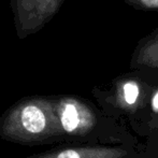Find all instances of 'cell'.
<instances>
[{
  "label": "cell",
  "mask_w": 158,
  "mask_h": 158,
  "mask_svg": "<svg viewBox=\"0 0 158 158\" xmlns=\"http://www.w3.org/2000/svg\"><path fill=\"white\" fill-rule=\"evenodd\" d=\"M60 143H137L138 137L90 100L75 95H52Z\"/></svg>",
  "instance_id": "obj_1"
},
{
  "label": "cell",
  "mask_w": 158,
  "mask_h": 158,
  "mask_svg": "<svg viewBox=\"0 0 158 158\" xmlns=\"http://www.w3.org/2000/svg\"><path fill=\"white\" fill-rule=\"evenodd\" d=\"M0 137L22 145L59 144L51 96H27L0 116Z\"/></svg>",
  "instance_id": "obj_2"
},
{
  "label": "cell",
  "mask_w": 158,
  "mask_h": 158,
  "mask_svg": "<svg viewBox=\"0 0 158 158\" xmlns=\"http://www.w3.org/2000/svg\"><path fill=\"white\" fill-rule=\"evenodd\" d=\"M140 75L116 79L106 88L93 89L98 106L106 115L118 119L140 137L151 95L158 85V74L139 70Z\"/></svg>",
  "instance_id": "obj_3"
},
{
  "label": "cell",
  "mask_w": 158,
  "mask_h": 158,
  "mask_svg": "<svg viewBox=\"0 0 158 158\" xmlns=\"http://www.w3.org/2000/svg\"><path fill=\"white\" fill-rule=\"evenodd\" d=\"M151 146L145 143H60L25 158H143Z\"/></svg>",
  "instance_id": "obj_4"
},
{
  "label": "cell",
  "mask_w": 158,
  "mask_h": 158,
  "mask_svg": "<svg viewBox=\"0 0 158 158\" xmlns=\"http://www.w3.org/2000/svg\"><path fill=\"white\" fill-rule=\"evenodd\" d=\"M66 0H9L19 40L39 32L60 10Z\"/></svg>",
  "instance_id": "obj_5"
},
{
  "label": "cell",
  "mask_w": 158,
  "mask_h": 158,
  "mask_svg": "<svg viewBox=\"0 0 158 158\" xmlns=\"http://www.w3.org/2000/svg\"><path fill=\"white\" fill-rule=\"evenodd\" d=\"M131 69L158 74V35L148 40L135 52L131 61Z\"/></svg>",
  "instance_id": "obj_6"
},
{
  "label": "cell",
  "mask_w": 158,
  "mask_h": 158,
  "mask_svg": "<svg viewBox=\"0 0 158 158\" xmlns=\"http://www.w3.org/2000/svg\"><path fill=\"white\" fill-rule=\"evenodd\" d=\"M145 9H158V0H139Z\"/></svg>",
  "instance_id": "obj_7"
},
{
  "label": "cell",
  "mask_w": 158,
  "mask_h": 158,
  "mask_svg": "<svg viewBox=\"0 0 158 158\" xmlns=\"http://www.w3.org/2000/svg\"><path fill=\"white\" fill-rule=\"evenodd\" d=\"M143 158H158V146H151V150Z\"/></svg>",
  "instance_id": "obj_8"
}]
</instances>
